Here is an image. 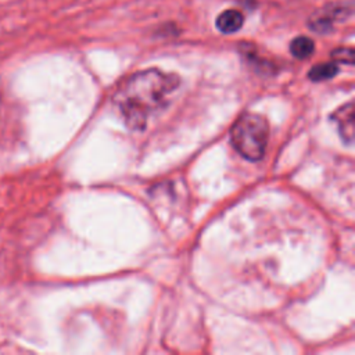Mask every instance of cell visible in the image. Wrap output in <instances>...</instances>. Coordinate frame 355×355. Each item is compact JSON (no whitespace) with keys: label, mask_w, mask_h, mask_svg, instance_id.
Segmentation results:
<instances>
[{"label":"cell","mask_w":355,"mask_h":355,"mask_svg":"<svg viewBox=\"0 0 355 355\" xmlns=\"http://www.w3.org/2000/svg\"><path fill=\"white\" fill-rule=\"evenodd\" d=\"M178 86L179 76L175 73L150 68L125 79L114 94V104L129 129L143 130L148 118L166 107Z\"/></svg>","instance_id":"cell-1"},{"label":"cell","mask_w":355,"mask_h":355,"mask_svg":"<svg viewBox=\"0 0 355 355\" xmlns=\"http://www.w3.org/2000/svg\"><path fill=\"white\" fill-rule=\"evenodd\" d=\"M232 144L236 151L248 161H258L263 157L268 139V121L255 112L243 114L232 126Z\"/></svg>","instance_id":"cell-2"},{"label":"cell","mask_w":355,"mask_h":355,"mask_svg":"<svg viewBox=\"0 0 355 355\" xmlns=\"http://www.w3.org/2000/svg\"><path fill=\"white\" fill-rule=\"evenodd\" d=\"M352 14V7L345 4H329L309 18V28L318 33L330 32L333 24Z\"/></svg>","instance_id":"cell-3"},{"label":"cell","mask_w":355,"mask_h":355,"mask_svg":"<svg viewBox=\"0 0 355 355\" xmlns=\"http://www.w3.org/2000/svg\"><path fill=\"white\" fill-rule=\"evenodd\" d=\"M354 101H348L331 115V119L337 123L343 141L348 146L354 141Z\"/></svg>","instance_id":"cell-4"},{"label":"cell","mask_w":355,"mask_h":355,"mask_svg":"<svg viewBox=\"0 0 355 355\" xmlns=\"http://www.w3.org/2000/svg\"><path fill=\"white\" fill-rule=\"evenodd\" d=\"M216 28L218 31H220L222 33H234L237 31L241 29L243 24H244V17L239 10L234 8H229L222 11L218 17H216Z\"/></svg>","instance_id":"cell-5"},{"label":"cell","mask_w":355,"mask_h":355,"mask_svg":"<svg viewBox=\"0 0 355 355\" xmlns=\"http://www.w3.org/2000/svg\"><path fill=\"white\" fill-rule=\"evenodd\" d=\"M315 50V43L308 36H298L291 40L290 43V51L295 58L304 60L309 57Z\"/></svg>","instance_id":"cell-6"},{"label":"cell","mask_w":355,"mask_h":355,"mask_svg":"<svg viewBox=\"0 0 355 355\" xmlns=\"http://www.w3.org/2000/svg\"><path fill=\"white\" fill-rule=\"evenodd\" d=\"M337 73H338V67L336 62H324L311 68V71L308 72V76L313 82H320V80L331 79Z\"/></svg>","instance_id":"cell-7"},{"label":"cell","mask_w":355,"mask_h":355,"mask_svg":"<svg viewBox=\"0 0 355 355\" xmlns=\"http://www.w3.org/2000/svg\"><path fill=\"white\" fill-rule=\"evenodd\" d=\"M331 58L337 62H344L347 65L354 64V50L351 47H340L331 51Z\"/></svg>","instance_id":"cell-8"}]
</instances>
